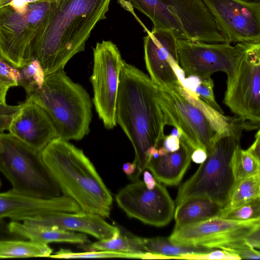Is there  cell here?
Listing matches in <instances>:
<instances>
[{"label":"cell","mask_w":260,"mask_h":260,"mask_svg":"<svg viewBox=\"0 0 260 260\" xmlns=\"http://www.w3.org/2000/svg\"><path fill=\"white\" fill-rule=\"evenodd\" d=\"M23 223L52 229L77 231L99 240L113 237L120 229L108 223L102 216L92 213L55 212L27 219Z\"/></svg>","instance_id":"d6986e66"},{"label":"cell","mask_w":260,"mask_h":260,"mask_svg":"<svg viewBox=\"0 0 260 260\" xmlns=\"http://www.w3.org/2000/svg\"><path fill=\"white\" fill-rule=\"evenodd\" d=\"M192 151L181 136L177 150L150 158L146 169L151 172L158 182L167 185H177L190 165Z\"/></svg>","instance_id":"ffe728a7"},{"label":"cell","mask_w":260,"mask_h":260,"mask_svg":"<svg viewBox=\"0 0 260 260\" xmlns=\"http://www.w3.org/2000/svg\"><path fill=\"white\" fill-rule=\"evenodd\" d=\"M111 0H51L28 50L29 59L45 75L63 69L85 43L98 22L106 19Z\"/></svg>","instance_id":"6da1fadb"},{"label":"cell","mask_w":260,"mask_h":260,"mask_svg":"<svg viewBox=\"0 0 260 260\" xmlns=\"http://www.w3.org/2000/svg\"><path fill=\"white\" fill-rule=\"evenodd\" d=\"M246 245L252 247H260V226H258L250 232L244 239Z\"/></svg>","instance_id":"74e56055"},{"label":"cell","mask_w":260,"mask_h":260,"mask_svg":"<svg viewBox=\"0 0 260 260\" xmlns=\"http://www.w3.org/2000/svg\"><path fill=\"white\" fill-rule=\"evenodd\" d=\"M223 209L222 205L208 198H189L177 205L174 214V228L219 217Z\"/></svg>","instance_id":"7402d4cb"},{"label":"cell","mask_w":260,"mask_h":260,"mask_svg":"<svg viewBox=\"0 0 260 260\" xmlns=\"http://www.w3.org/2000/svg\"><path fill=\"white\" fill-rule=\"evenodd\" d=\"M157 96L166 125L177 128L193 151L201 149L207 153L216 132L208 117L189 98L182 80L168 87L157 86Z\"/></svg>","instance_id":"9c48e42d"},{"label":"cell","mask_w":260,"mask_h":260,"mask_svg":"<svg viewBox=\"0 0 260 260\" xmlns=\"http://www.w3.org/2000/svg\"><path fill=\"white\" fill-rule=\"evenodd\" d=\"M0 74L7 79L19 85L22 75L19 68H15L4 59L0 58Z\"/></svg>","instance_id":"836d02e7"},{"label":"cell","mask_w":260,"mask_h":260,"mask_svg":"<svg viewBox=\"0 0 260 260\" xmlns=\"http://www.w3.org/2000/svg\"><path fill=\"white\" fill-rule=\"evenodd\" d=\"M248 1H260V0H248Z\"/></svg>","instance_id":"7dc6e473"},{"label":"cell","mask_w":260,"mask_h":260,"mask_svg":"<svg viewBox=\"0 0 260 260\" xmlns=\"http://www.w3.org/2000/svg\"><path fill=\"white\" fill-rule=\"evenodd\" d=\"M223 103L237 116L257 126L260 122V42H244L226 74Z\"/></svg>","instance_id":"ba28073f"},{"label":"cell","mask_w":260,"mask_h":260,"mask_svg":"<svg viewBox=\"0 0 260 260\" xmlns=\"http://www.w3.org/2000/svg\"><path fill=\"white\" fill-rule=\"evenodd\" d=\"M94 250L110 251L132 253L142 256L145 259L148 253L144 243V238L134 235L129 232L120 233L112 238L99 240L90 245Z\"/></svg>","instance_id":"603a6c76"},{"label":"cell","mask_w":260,"mask_h":260,"mask_svg":"<svg viewBox=\"0 0 260 260\" xmlns=\"http://www.w3.org/2000/svg\"><path fill=\"white\" fill-rule=\"evenodd\" d=\"M144 38V59L147 70L157 87H168L181 80L178 49L173 32L159 29L149 31Z\"/></svg>","instance_id":"2e32d148"},{"label":"cell","mask_w":260,"mask_h":260,"mask_svg":"<svg viewBox=\"0 0 260 260\" xmlns=\"http://www.w3.org/2000/svg\"><path fill=\"white\" fill-rule=\"evenodd\" d=\"M5 219L0 220V241L7 240H25L24 238L11 232Z\"/></svg>","instance_id":"8d00e7d4"},{"label":"cell","mask_w":260,"mask_h":260,"mask_svg":"<svg viewBox=\"0 0 260 260\" xmlns=\"http://www.w3.org/2000/svg\"><path fill=\"white\" fill-rule=\"evenodd\" d=\"M116 120L135 150V173L128 178L139 179L146 169L147 151L160 146L165 137V118L157 96V86L149 76L123 60L116 105Z\"/></svg>","instance_id":"7a4b0ae2"},{"label":"cell","mask_w":260,"mask_h":260,"mask_svg":"<svg viewBox=\"0 0 260 260\" xmlns=\"http://www.w3.org/2000/svg\"><path fill=\"white\" fill-rule=\"evenodd\" d=\"M0 171L19 194L42 200L63 194L41 152L10 133H0Z\"/></svg>","instance_id":"52a82bcc"},{"label":"cell","mask_w":260,"mask_h":260,"mask_svg":"<svg viewBox=\"0 0 260 260\" xmlns=\"http://www.w3.org/2000/svg\"><path fill=\"white\" fill-rule=\"evenodd\" d=\"M221 249L237 254L240 259H260L259 251L246 245L244 241L230 243L223 247Z\"/></svg>","instance_id":"1f68e13d"},{"label":"cell","mask_w":260,"mask_h":260,"mask_svg":"<svg viewBox=\"0 0 260 260\" xmlns=\"http://www.w3.org/2000/svg\"><path fill=\"white\" fill-rule=\"evenodd\" d=\"M81 209L71 198L65 195L42 200L23 196L12 190L0 192V220H24L44 214L55 212H78Z\"/></svg>","instance_id":"ac0fdd59"},{"label":"cell","mask_w":260,"mask_h":260,"mask_svg":"<svg viewBox=\"0 0 260 260\" xmlns=\"http://www.w3.org/2000/svg\"><path fill=\"white\" fill-rule=\"evenodd\" d=\"M115 200L129 217L145 224L164 226L174 216L175 202L166 187L158 181L155 187L150 189L139 179L120 190Z\"/></svg>","instance_id":"7c38bea8"},{"label":"cell","mask_w":260,"mask_h":260,"mask_svg":"<svg viewBox=\"0 0 260 260\" xmlns=\"http://www.w3.org/2000/svg\"><path fill=\"white\" fill-rule=\"evenodd\" d=\"M214 83L211 78L200 80L195 89V94L211 108L223 114V111L216 102L213 93Z\"/></svg>","instance_id":"4dcf8cb0"},{"label":"cell","mask_w":260,"mask_h":260,"mask_svg":"<svg viewBox=\"0 0 260 260\" xmlns=\"http://www.w3.org/2000/svg\"><path fill=\"white\" fill-rule=\"evenodd\" d=\"M1 184H2V183H1V179H0V187H1Z\"/></svg>","instance_id":"c3c4849f"},{"label":"cell","mask_w":260,"mask_h":260,"mask_svg":"<svg viewBox=\"0 0 260 260\" xmlns=\"http://www.w3.org/2000/svg\"><path fill=\"white\" fill-rule=\"evenodd\" d=\"M259 197L260 174L241 179L237 182L230 201L222 213Z\"/></svg>","instance_id":"484cf974"},{"label":"cell","mask_w":260,"mask_h":260,"mask_svg":"<svg viewBox=\"0 0 260 260\" xmlns=\"http://www.w3.org/2000/svg\"><path fill=\"white\" fill-rule=\"evenodd\" d=\"M236 182L260 174V161L239 146L236 149L232 160Z\"/></svg>","instance_id":"4316f807"},{"label":"cell","mask_w":260,"mask_h":260,"mask_svg":"<svg viewBox=\"0 0 260 260\" xmlns=\"http://www.w3.org/2000/svg\"><path fill=\"white\" fill-rule=\"evenodd\" d=\"M51 0L29 3L23 12L10 6L0 8V51L4 59L17 68L29 60L30 45Z\"/></svg>","instance_id":"30bf717a"},{"label":"cell","mask_w":260,"mask_h":260,"mask_svg":"<svg viewBox=\"0 0 260 260\" xmlns=\"http://www.w3.org/2000/svg\"><path fill=\"white\" fill-rule=\"evenodd\" d=\"M253 129H256L253 124L236 116L227 129L216 133L206 160L179 186L176 205L189 198L203 197L225 208L237 183L232 166L234 154L240 146L243 131Z\"/></svg>","instance_id":"277c9868"},{"label":"cell","mask_w":260,"mask_h":260,"mask_svg":"<svg viewBox=\"0 0 260 260\" xmlns=\"http://www.w3.org/2000/svg\"><path fill=\"white\" fill-rule=\"evenodd\" d=\"M136 170V166L133 162H127L124 163L122 166V170L128 178L131 177L135 173Z\"/></svg>","instance_id":"b9f144b4"},{"label":"cell","mask_w":260,"mask_h":260,"mask_svg":"<svg viewBox=\"0 0 260 260\" xmlns=\"http://www.w3.org/2000/svg\"><path fill=\"white\" fill-rule=\"evenodd\" d=\"M93 54L92 102L104 126L110 129L117 124L116 105L123 59L116 45L111 41L97 42Z\"/></svg>","instance_id":"8fae6325"},{"label":"cell","mask_w":260,"mask_h":260,"mask_svg":"<svg viewBox=\"0 0 260 260\" xmlns=\"http://www.w3.org/2000/svg\"><path fill=\"white\" fill-rule=\"evenodd\" d=\"M8 130L14 137L40 152L58 137L48 114L29 98L20 104V110L13 118Z\"/></svg>","instance_id":"e0dca14e"},{"label":"cell","mask_w":260,"mask_h":260,"mask_svg":"<svg viewBox=\"0 0 260 260\" xmlns=\"http://www.w3.org/2000/svg\"><path fill=\"white\" fill-rule=\"evenodd\" d=\"M19 70L22 75V80L19 85L24 88L27 94L41 87L45 75L37 60L31 58Z\"/></svg>","instance_id":"83f0119b"},{"label":"cell","mask_w":260,"mask_h":260,"mask_svg":"<svg viewBox=\"0 0 260 260\" xmlns=\"http://www.w3.org/2000/svg\"><path fill=\"white\" fill-rule=\"evenodd\" d=\"M9 89H0V106L7 104L6 103V96Z\"/></svg>","instance_id":"ee69618b"},{"label":"cell","mask_w":260,"mask_h":260,"mask_svg":"<svg viewBox=\"0 0 260 260\" xmlns=\"http://www.w3.org/2000/svg\"><path fill=\"white\" fill-rule=\"evenodd\" d=\"M6 122V116L4 114H3L2 112L0 111V132H1Z\"/></svg>","instance_id":"f6af8a7d"},{"label":"cell","mask_w":260,"mask_h":260,"mask_svg":"<svg viewBox=\"0 0 260 260\" xmlns=\"http://www.w3.org/2000/svg\"><path fill=\"white\" fill-rule=\"evenodd\" d=\"M144 243L148 253L163 255L168 259H179L183 254L206 253L214 250L201 246L177 245L171 242L169 238L162 237L144 238Z\"/></svg>","instance_id":"d4e9b609"},{"label":"cell","mask_w":260,"mask_h":260,"mask_svg":"<svg viewBox=\"0 0 260 260\" xmlns=\"http://www.w3.org/2000/svg\"><path fill=\"white\" fill-rule=\"evenodd\" d=\"M246 150L256 159L260 161V132L259 129L255 135L254 142Z\"/></svg>","instance_id":"f35d334b"},{"label":"cell","mask_w":260,"mask_h":260,"mask_svg":"<svg viewBox=\"0 0 260 260\" xmlns=\"http://www.w3.org/2000/svg\"><path fill=\"white\" fill-rule=\"evenodd\" d=\"M180 137L170 134L165 136L160 145L163 146L168 152H173L177 150L180 145Z\"/></svg>","instance_id":"d590c367"},{"label":"cell","mask_w":260,"mask_h":260,"mask_svg":"<svg viewBox=\"0 0 260 260\" xmlns=\"http://www.w3.org/2000/svg\"><path fill=\"white\" fill-rule=\"evenodd\" d=\"M49 257L59 258H128L142 259L141 255L110 251L94 250L85 252H73L70 250L60 249Z\"/></svg>","instance_id":"f1b7e54d"},{"label":"cell","mask_w":260,"mask_h":260,"mask_svg":"<svg viewBox=\"0 0 260 260\" xmlns=\"http://www.w3.org/2000/svg\"><path fill=\"white\" fill-rule=\"evenodd\" d=\"M0 84L6 86L7 87H9V88H10L11 87H13V86H18V85L16 83L7 79V78L2 76L1 74H0Z\"/></svg>","instance_id":"7bdbcfd3"},{"label":"cell","mask_w":260,"mask_h":260,"mask_svg":"<svg viewBox=\"0 0 260 260\" xmlns=\"http://www.w3.org/2000/svg\"><path fill=\"white\" fill-rule=\"evenodd\" d=\"M206 151L201 149L193 150L191 155V160L197 164H202L206 160Z\"/></svg>","instance_id":"ab89813d"},{"label":"cell","mask_w":260,"mask_h":260,"mask_svg":"<svg viewBox=\"0 0 260 260\" xmlns=\"http://www.w3.org/2000/svg\"><path fill=\"white\" fill-rule=\"evenodd\" d=\"M258 226L260 219L241 221L214 217L174 228L168 238L177 245L221 249L230 243L244 241L245 237Z\"/></svg>","instance_id":"9a60e30c"},{"label":"cell","mask_w":260,"mask_h":260,"mask_svg":"<svg viewBox=\"0 0 260 260\" xmlns=\"http://www.w3.org/2000/svg\"><path fill=\"white\" fill-rule=\"evenodd\" d=\"M0 58H2V59H4L2 55V53L1 52V51H0Z\"/></svg>","instance_id":"bcb514c9"},{"label":"cell","mask_w":260,"mask_h":260,"mask_svg":"<svg viewBox=\"0 0 260 260\" xmlns=\"http://www.w3.org/2000/svg\"><path fill=\"white\" fill-rule=\"evenodd\" d=\"M179 259H235L240 258L236 254L225 250H212L209 252L202 253H188L181 255Z\"/></svg>","instance_id":"d6a6232c"},{"label":"cell","mask_w":260,"mask_h":260,"mask_svg":"<svg viewBox=\"0 0 260 260\" xmlns=\"http://www.w3.org/2000/svg\"><path fill=\"white\" fill-rule=\"evenodd\" d=\"M8 225L13 233L29 240L47 244L53 242L84 244L89 241L85 234L75 231L30 225L16 221H11Z\"/></svg>","instance_id":"44dd1931"},{"label":"cell","mask_w":260,"mask_h":260,"mask_svg":"<svg viewBox=\"0 0 260 260\" xmlns=\"http://www.w3.org/2000/svg\"><path fill=\"white\" fill-rule=\"evenodd\" d=\"M48 114L63 140H80L89 132L92 104L86 90L63 69L45 77L41 87L27 94Z\"/></svg>","instance_id":"5b68a950"},{"label":"cell","mask_w":260,"mask_h":260,"mask_svg":"<svg viewBox=\"0 0 260 260\" xmlns=\"http://www.w3.org/2000/svg\"><path fill=\"white\" fill-rule=\"evenodd\" d=\"M143 173V182L146 186L150 189L154 188L156 185L157 181L149 171L145 170Z\"/></svg>","instance_id":"60d3db41"},{"label":"cell","mask_w":260,"mask_h":260,"mask_svg":"<svg viewBox=\"0 0 260 260\" xmlns=\"http://www.w3.org/2000/svg\"><path fill=\"white\" fill-rule=\"evenodd\" d=\"M137 19L134 8L152 21V30H172L177 39L210 43L225 40L202 0H117Z\"/></svg>","instance_id":"8992f818"},{"label":"cell","mask_w":260,"mask_h":260,"mask_svg":"<svg viewBox=\"0 0 260 260\" xmlns=\"http://www.w3.org/2000/svg\"><path fill=\"white\" fill-rule=\"evenodd\" d=\"M202 1L225 42H260V1Z\"/></svg>","instance_id":"5bb4252c"},{"label":"cell","mask_w":260,"mask_h":260,"mask_svg":"<svg viewBox=\"0 0 260 260\" xmlns=\"http://www.w3.org/2000/svg\"><path fill=\"white\" fill-rule=\"evenodd\" d=\"M41 154L63 195L75 201L82 211L109 216L112 196L82 150L57 137Z\"/></svg>","instance_id":"3957f363"},{"label":"cell","mask_w":260,"mask_h":260,"mask_svg":"<svg viewBox=\"0 0 260 260\" xmlns=\"http://www.w3.org/2000/svg\"><path fill=\"white\" fill-rule=\"evenodd\" d=\"M42 0H0V8L10 6L19 12H23L29 3Z\"/></svg>","instance_id":"e575fe53"},{"label":"cell","mask_w":260,"mask_h":260,"mask_svg":"<svg viewBox=\"0 0 260 260\" xmlns=\"http://www.w3.org/2000/svg\"><path fill=\"white\" fill-rule=\"evenodd\" d=\"M179 66L188 77L199 80L211 78L216 72L228 74L241 50L243 43L235 45L176 39Z\"/></svg>","instance_id":"4fadbf2b"},{"label":"cell","mask_w":260,"mask_h":260,"mask_svg":"<svg viewBox=\"0 0 260 260\" xmlns=\"http://www.w3.org/2000/svg\"><path fill=\"white\" fill-rule=\"evenodd\" d=\"M52 249L47 244L24 240L0 241V258L49 257Z\"/></svg>","instance_id":"cb8c5ba5"},{"label":"cell","mask_w":260,"mask_h":260,"mask_svg":"<svg viewBox=\"0 0 260 260\" xmlns=\"http://www.w3.org/2000/svg\"><path fill=\"white\" fill-rule=\"evenodd\" d=\"M219 217L241 221L260 219V197L223 212Z\"/></svg>","instance_id":"f546056e"}]
</instances>
